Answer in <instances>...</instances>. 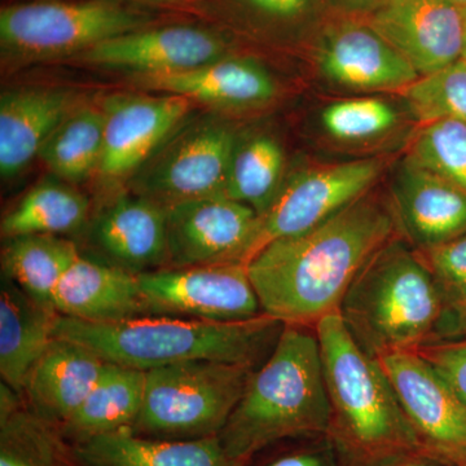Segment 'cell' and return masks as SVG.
<instances>
[{
  "label": "cell",
  "mask_w": 466,
  "mask_h": 466,
  "mask_svg": "<svg viewBox=\"0 0 466 466\" xmlns=\"http://www.w3.org/2000/svg\"><path fill=\"white\" fill-rule=\"evenodd\" d=\"M0 466H76L72 444L57 426L25 403L0 415Z\"/></svg>",
  "instance_id": "cell-30"
},
{
  "label": "cell",
  "mask_w": 466,
  "mask_h": 466,
  "mask_svg": "<svg viewBox=\"0 0 466 466\" xmlns=\"http://www.w3.org/2000/svg\"><path fill=\"white\" fill-rule=\"evenodd\" d=\"M285 177V152L278 137L265 131L238 134L227 174L226 198L262 216Z\"/></svg>",
  "instance_id": "cell-27"
},
{
  "label": "cell",
  "mask_w": 466,
  "mask_h": 466,
  "mask_svg": "<svg viewBox=\"0 0 466 466\" xmlns=\"http://www.w3.org/2000/svg\"><path fill=\"white\" fill-rule=\"evenodd\" d=\"M368 24L419 76L462 57L464 8L452 0H386Z\"/></svg>",
  "instance_id": "cell-16"
},
{
  "label": "cell",
  "mask_w": 466,
  "mask_h": 466,
  "mask_svg": "<svg viewBox=\"0 0 466 466\" xmlns=\"http://www.w3.org/2000/svg\"><path fill=\"white\" fill-rule=\"evenodd\" d=\"M92 240L110 265L134 274L168 267L167 208L121 193L101 208L92 226Z\"/></svg>",
  "instance_id": "cell-19"
},
{
  "label": "cell",
  "mask_w": 466,
  "mask_h": 466,
  "mask_svg": "<svg viewBox=\"0 0 466 466\" xmlns=\"http://www.w3.org/2000/svg\"><path fill=\"white\" fill-rule=\"evenodd\" d=\"M464 466H466V464Z\"/></svg>",
  "instance_id": "cell-44"
},
{
  "label": "cell",
  "mask_w": 466,
  "mask_h": 466,
  "mask_svg": "<svg viewBox=\"0 0 466 466\" xmlns=\"http://www.w3.org/2000/svg\"><path fill=\"white\" fill-rule=\"evenodd\" d=\"M408 157L466 193V122L425 125L410 146Z\"/></svg>",
  "instance_id": "cell-33"
},
{
  "label": "cell",
  "mask_w": 466,
  "mask_h": 466,
  "mask_svg": "<svg viewBox=\"0 0 466 466\" xmlns=\"http://www.w3.org/2000/svg\"><path fill=\"white\" fill-rule=\"evenodd\" d=\"M137 279L149 317L240 321L263 314L244 263L167 267Z\"/></svg>",
  "instance_id": "cell-10"
},
{
  "label": "cell",
  "mask_w": 466,
  "mask_h": 466,
  "mask_svg": "<svg viewBox=\"0 0 466 466\" xmlns=\"http://www.w3.org/2000/svg\"><path fill=\"white\" fill-rule=\"evenodd\" d=\"M314 58L325 81L360 94L401 92L420 76L368 21L357 17L325 25Z\"/></svg>",
  "instance_id": "cell-14"
},
{
  "label": "cell",
  "mask_w": 466,
  "mask_h": 466,
  "mask_svg": "<svg viewBox=\"0 0 466 466\" xmlns=\"http://www.w3.org/2000/svg\"><path fill=\"white\" fill-rule=\"evenodd\" d=\"M466 337V297L446 303L431 341Z\"/></svg>",
  "instance_id": "cell-38"
},
{
  "label": "cell",
  "mask_w": 466,
  "mask_h": 466,
  "mask_svg": "<svg viewBox=\"0 0 466 466\" xmlns=\"http://www.w3.org/2000/svg\"><path fill=\"white\" fill-rule=\"evenodd\" d=\"M400 95L408 112L424 126L466 122V61L461 57L437 72L420 76Z\"/></svg>",
  "instance_id": "cell-31"
},
{
  "label": "cell",
  "mask_w": 466,
  "mask_h": 466,
  "mask_svg": "<svg viewBox=\"0 0 466 466\" xmlns=\"http://www.w3.org/2000/svg\"><path fill=\"white\" fill-rule=\"evenodd\" d=\"M106 364L81 343L52 339L27 377L23 392L26 406L60 428L90 394Z\"/></svg>",
  "instance_id": "cell-22"
},
{
  "label": "cell",
  "mask_w": 466,
  "mask_h": 466,
  "mask_svg": "<svg viewBox=\"0 0 466 466\" xmlns=\"http://www.w3.org/2000/svg\"><path fill=\"white\" fill-rule=\"evenodd\" d=\"M54 308L61 317L95 324L149 317L137 274L82 256L57 285Z\"/></svg>",
  "instance_id": "cell-21"
},
{
  "label": "cell",
  "mask_w": 466,
  "mask_h": 466,
  "mask_svg": "<svg viewBox=\"0 0 466 466\" xmlns=\"http://www.w3.org/2000/svg\"><path fill=\"white\" fill-rule=\"evenodd\" d=\"M130 81L142 90L177 95L222 110L262 108L279 95L278 81L263 64L232 54L183 72L133 76Z\"/></svg>",
  "instance_id": "cell-17"
},
{
  "label": "cell",
  "mask_w": 466,
  "mask_h": 466,
  "mask_svg": "<svg viewBox=\"0 0 466 466\" xmlns=\"http://www.w3.org/2000/svg\"><path fill=\"white\" fill-rule=\"evenodd\" d=\"M341 464H345L342 456L334 447L332 441L327 437V441L321 446L287 453L266 466H341Z\"/></svg>",
  "instance_id": "cell-37"
},
{
  "label": "cell",
  "mask_w": 466,
  "mask_h": 466,
  "mask_svg": "<svg viewBox=\"0 0 466 466\" xmlns=\"http://www.w3.org/2000/svg\"><path fill=\"white\" fill-rule=\"evenodd\" d=\"M446 303L466 297V233L428 250H417Z\"/></svg>",
  "instance_id": "cell-35"
},
{
  "label": "cell",
  "mask_w": 466,
  "mask_h": 466,
  "mask_svg": "<svg viewBox=\"0 0 466 466\" xmlns=\"http://www.w3.org/2000/svg\"><path fill=\"white\" fill-rule=\"evenodd\" d=\"M462 58L466 61V7L464 8V45H462Z\"/></svg>",
  "instance_id": "cell-42"
},
{
  "label": "cell",
  "mask_w": 466,
  "mask_h": 466,
  "mask_svg": "<svg viewBox=\"0 0 466 466\" xmlns=\"http://www.w3.org/2000/svg\"><path fill=\"white\" fill-rule=\"evenodd\" d=\"M325 0H228L248 23L263 32L288 35L317 24Z\"/></svg>",
  "instance_id": "cell-34"
},
{
  "label": "cell",
  "mask_w": 466,
  "mask_h": 466,
  "mask_svg": "<svg viewBox=\"0 0 466 466\" xmlns=\"http://www.w3.org/2000/svg\"><path fill=\"white\" fill-rule=\"evenodd\" d=\"M452 2H455L456 5H460V7H462V8L466 7V0H452Z\"/></svg>",
  "instance_id": "cell-43"
},
{
  "label": "cell",
  "mask_w": 466,
  "mask_h": 466,
  "mask_svg": "<svg viewBox=\"0 0 466 466\" xmlns=\"http://www.w3.org/2000/svg\"><path fill=\"white\" fill-rule=\"evenodd\" d=\"M330 7L346 17H368L386 0H325Z\"/></svg>",
  "instance_id": "cell-39"
},
{
  "label": "cell",
  "mask_w": 466,
  "mask_h": 466,
  "mask_svg": "<svg viewBox=\"0 0 466 466\" xmlns=\"http://www.w3.org/2000/svg\"><path fill=\"white\" fill-rule=\"evenodd\" d=\"M424 452L451 466L466 464V404L417 351L377 359Z\"/></svg>",
  "instance_id": "cell-11"
},
{
  "label": "cell",
  "mask_w": 466,
  "mask_h": 466,
  "mask_svg": "<svg viewBox=\"0 0 466 466\" xmlns=\"http://www.w3.org/2000/svg\"><path fill=\"white\" fill-rule=\"evenodd\" d=\"M146 372L106 361L90 394L58 428L69 444L131 429L142 410Z\"/></svg>",
  "instance_id": "cell-25"
},
{
  "label": "cell",
  "mask_w": 466,
  "mask_h": 466,
  "mask_svg": "<svg viewBox=\"0 0 466 466\" xmlns=\"http://www.w3.org/2000/svg\"><path fill=\"white\" fill-rule=\"evenodd\" d=\"M153 23L149 11L121 0L15 3L0 11V50L11 66L75 60L95 46Z\"/></svg>",
  "instance_id": "cell-6"
},
{
  "label": "cell",
  "mask_w": 466,
  "mask_h": 466,
  "mask_svg": "<svg viewBox=\"0 0 466 466\" xmlns=\"http://www.w3.org/2000/svg\"><path fill=\"white\" fill-rule=\"evenodd\" d=\"M284 325L266 312L240 321L152 315L106 324L58 315L54 337L81 343L108 363L144 372L198 360L258 368L275 349Z\"/></svg>",
  "instance_id": "cell-2"
},
{
  "label": "cell",
  "mask_w": 466,
  "mask_h": 466,
  "mask_svg": "<svg viewBox=\"0 0 466 466\" xmlns=\"http://www.w3.org/2000/svg\"><path fill=\"white\" fill-rule=\"evenodd\" d=\"M400 124V110L379 96L346 97L328 104L320 115L324 133L346 144L373 142Z\"/></svg>",
  "instance_id": "cell-32"
},
{
  "label": "cell",
  "mask_w": 466,
  "mask_h": 466,
  "mask_svg": "<svg viewBox=\"0 0 466 466\" xmlns=\"http://www.w3.org/2000/svg\"><path fill=\"white\" fill-rule=\"evenodd\" d=\"M446 300L420 257L398 236L377 251L343 297L339 314L370 357L417 351L431 341Z\"/></svg>",
  "instance_id": "cell-5"
},
{
  "label": "cell",
  "mask_w": 466,
  "mask_h": 466,
  "mask_svg": "<svg viewBox=\"0 0 466 466\" xmlns=\"http://www.w3.org/2000/svg\"><path fill=\"white\" fill-rule=\"evenodd\" d=\"M79 256L75 242L57 235L17 236L7 238L3 248V276L32 299L54 308L57 285Z\"/></svg>",
  "instance_id": "cell-26"
},
{
  "label": "cell",
  "mask_w": 466,
  "mask_h": 466,
  "mask_svg": "<svg viewBox=\"0 0 466 466\" xmlns=\"http://www.w3.org/2000/svg\"><path fill=\"white\" fill-rule=\"evenodd\" d=\"M381 158L303 168L285 177L271 207L258 216L248 265L269 242L309 231L368 195L381 177Z\"/></svg>",
  "instance_id": "cell-9"
},
{
  "label": "cell",
  "mask_w": 466,
  "mask_h": 466,
  "mask_svg": "<svg viewBox=\"0 0 466 466\" xmlns=\"http://www.w3.org/2000/svg\"><path fill=\"white\" fill-rule=\"evenodd\" d=\"M256 370L198 360L147 370L142 410L128 431L165 441L217 437Z\"/></svg>",
  "instance_id": "cell-7"
},
{
  "label": "cell",
  "mask_w": 466,
  "mask_h": 466,
  "mask_svg": "<svg viewBox=\"0 0 466 466\" xmlns=\"http://www.w3.org/2000/svg\"><path fill=\"white\" fill-rule=\"evenodd\" d=\"M446 462L441 461L440 459L429 455L424 451L420 450L416 452L406 453V455L397 456L383 460V461L377 462V464L370 466H447ZM451 466V465H449Z\"/></svg>",
  "instance_id": "cell-40"
},
{
  "label": "cell",
  "mask_w": 466,
  "mask_h": 466,
  "mask_svg": "<svg viewBox=\"0 0 466 466\" xmlns=\"http://www.w3.org/2000/svg\"><path fill=\"white\" fill-rule=\"evenodd\" d=\"M330 403L327 437L346 466H370L421 450L379 361L358 345L339 311L315 327Z\"/></svg>",
  "instance_id": "cell-4"
},
{
  "label": "cell",
  "mask_w": 466,
  "mask_h": 466,
  "mask_svg": "<svg viewBox=\"0 0 466 466\" xmlns=\"http://www.w3.org/2000/svg\"><path fill=\"white\" fill-rule=\"evenodd\" d=\"M390 205L401 235L416 250L466 233V193L408 156L395 171Z\"/></svg>",
  "instance_id": "cell-18"
},
{
  "label": "cell",
  "mask_w": 466,
  "mask_h": 466,
  "mask_svg": "<svg viewBox=\"0 0 466 466\" xmlns=\"http://www.w3.org/2000/svg\"><path fill=\"white\" fill-rule=\"evenodd\" d=\"M238 133L222 116H189L148 159L131 192L167 208L198 198H226L227 174Z\"/></svg>",
  "instance_id": "cell-8"
},
{
  "label": "cell",
  "mask_w": 466,
  "mask_h": 466,
  "mask_svg": "<svg viewBox=\"0 0 466 466\" xmlns=\"http://www.w3.org/2000/svg\"><path fill=\"white\" fill-rule=\"evenodd\" d=\"M329 424L317 332L305 325L285 324L218 437L228 456L248 464L276 441L327 435Z\"/></svg>",
  "instance_id": "cell-3"
},
{
  "label": "cell",
  "mask_w": 466,
  "mask_h": 466,
  "mask_svg": "<svg viewBox=\"0 0 466 466\" xmlns=\"http://www.w3.org/2000/svg\"><path fill=\"white\" fill-rule=\"evenodd\" d=\"M398 236L391 205L370 192L314 228L269 242L248 265L263 312L315 329L339 311L361 268Z\"/></svg>",
  "instance_id": "cell-1"
},
{
  "label": "cell",
  "mask_w": 466,
  "mask_h": 466,
  "mask_svg": "<svg viewBox=\"0 0 466 466\" xmlns=\"http://www.w3.org/2000/svg\"><path fill=\"white\" fill-rule=\"evenodd\" d=\"M81 92L66 87H21L0 96V174L12 179L39 156L55 128L79 104Z\"/></svg>",
  "instance_id": "cell-20"
},
{
  "label": "cell",
  "mask_w": 466,
  "mask_h": 466,
  "mask_svg": "<svg viewBox=\"0 0 466 466\" xmlns=\"http://www.w3.org/2000/svg\"><path fill=\"white\" fill-rule=\"evenodd\" d=\"M76 466H245L232 459L219 437L165 441L137 435L128 429L73 444Z\"/></svg>",
  "instance_id": "cell-23"
},
{
  "label": "cell",
  "mask_w": 466,
  "mask_h": 466,
  "mask_svg": "<svg viewBox=\"0 0 466 466\" xmlns=\"http://www.w3.org/2000/svg\"><path fill=\"white\" fill-rule=\"evenodd\" d=\"M231 55L220 34L193 25H153L95 46L75 60L133 76L168 75Z\"/></svg>",
  "instance_id": "cell-15"
},
{
  "label": "cell",
  "mask_w": 466,
  "mask_h": 466,
  "mask_svg": "<svg viewBox=\"0 0 466 466\" xmlns=\"http://www.w3.org/2000/svg\"><path fill=\"white\" fill-rule=\"evenodd\" d=\"M104 126L106 116L100 103L85 100L55 128L38 157L58 180L85 182L99 168Z\"/></svg>",
  "instance_id": "cell-28"
},
{
  "label": "cell",
  "mask_w": 466,
  "mask_h": 466,
  "mask_svg": "<svg viewBox=\"0 0 466 466\" xmlns=\"http://www.w3.org/2000/svg\"><path fill=\"white\" fill-rule=\"evenodd\" d=\"M58 312L3 276L0 291V376L23 395L27 377L55 339Z\"/></svg>",
  "instance_id": "cell-24"
},
{
  "label": "cell",
  "mask_w": 466,
  "mask_h": 466,
  "mask_svg": "<svg viewBox=\"0 0 466 466\" xmlns=\"http://www.w3.org/2000/svg\"><path fill=\"white\" fill-rule=\"evenodd\" d=\"M417 352L446 380L466 404V337L429 341L420 346Z\"/></svg>",
  "instance_id": "cell-36"
},
{
  "label": "cell",
  "mask_w": 466,
  "mask_h": 466,
  "mask_svg": "<svg viewBox=\"0 0 466 466\" xmlns=\"http://www.w3.org/2000/svg\"><path fill=\"white\" fill-rule=\"evenodd\" d=\"M140 7L184 9L192 7L196 0H121Z\"/></svg>",
  "instance_id": "cell-41"
},
{
  "label": "cell",
  "mask_w": 466,
  "mask_h": 466,
  "mask_svg": "<svg viewBox=\"0 0 466 466\" xmlns=\"http://www.w3.org/2000/svg\"><path fill=\"white\" fill-rule=\"evenodd\" d=\"M257 227L258 214L228 198L171 205L167 208L168 267L248 266Z\"/></svg>",
  "instance_id": "cell-13"
},
{
  "label": "cell",
  "mask_w": 466,
  "mask_h": 466,
  "mask_svg": "<svg viewBox=\"0 0 466 466\" xmlns=\"http://www.w3.org/2000/svg\"><path fill=\"white\" fill-rule=\"evenodd\" d=\"M90 211L87 198L69 183L45 180L5 214L0 225L3 238L24 235H66L85 225Z\"/></svg>",
  "instance_id": "cell-29"
},
{
  "label": "cell",
  "mask_w": 466,
  "mask_h": 466,
  "mask_svg": "<svg viewBox=\"0 0 466 466\" xmlns=\"http://www.w3.org/2000/svg\"><path fill=\"white\" fill-rule=\"evenodd\" d=\"M100 106L106 126L96 174L109 184L130 182L193 108L192 101L167 94H113Z\"/></svg>",
  "instance_id": "cell-12"
}]
</instances>
